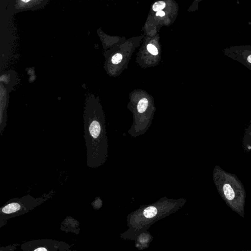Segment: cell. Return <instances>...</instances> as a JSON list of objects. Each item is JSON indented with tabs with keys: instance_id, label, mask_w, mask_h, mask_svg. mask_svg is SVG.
Returning a JSON list of instances; mask_svg holds the SVG:
<instances>
[{
	"instance_id": "1",
	"label": "cell",
	"mask_w": 251,
	"mask_h": 251,
	"mask_svg": "<svg viewBox=\"0 0 251 251\" xmlns=\"http://www.w3.org/2000/svg\"><path fill=\"white\" fill-rule=\"evenodd\" d=\"M86 165L91 168L101 166L108 156L106 126L102 114L95 109L87 110L84 115Z\"/></svg>"
},
{
	"instance_id": "2",
	"label": "cell",
	"mask_w": 251,
	"mask_h": 251,
	"mask_svg": "<svg viewBox=\"0 0 251 251\" xmlns=\"http://www.w3.org/2000/svg\"><path fill=\"white\" fill-rule=\"evenodd\" d=\"M224 54L243 64L251 71V45L232 46L224 49Z\"/></svg>"
},
{
	"instance_id": "3",
	"label": "cell",
	"mask_w": 251,
	"mask_h": 251,
	"mask_svg": "<svg viewBox=\"0 0 251 251\" xmlns=\"http://www.w3.org/2000/svg\"><path fill=\"white\" fill-rule=\"evenodd\" d=\"M21 209V205L20 203L17 202H11L2 208V212L6 214H12L19 211Z\"/></svg>"
},
{
	"instance_id": "4",
	"label": "cell",
	"mask_w": 251,
	"mask_h": 251,
	"mask_svg": "<svg viewBox=\"0 0 251 251\" xmlns=\"http://www.w3.org/2000/svg\"><path fill=\"white\" fill-rule=\"evenodd\" d=\"M223 191L225 196L229 200H232L235 197V193L231 186L228 183L224 184L223 186Z\"/></svg>"
},
{
	"instance_id": "5",
	"label": "cell",
	"mask_w": 251,
	"mask_h": 251,
	"mask_svg": "<svg viewBox=\"0 0 251 251\" xmlns=\"http://www.w3.org/2000/svg\"><path fill=\"white\" fill-rule=\"evenodd\" d=\"M157 212V209L155 207H148L144 211V215L147 218H151L156 215Z\"/></svg>"
},
{
	"instance_id": "6",
	"label": "cell",
	"mask_w": 251,
	"mask_h": 251,
	"mask_svg": "<svg viewBox=\"0 0 251 251\" xmlns=\"http://www.w3.org/2000/svg\"><path fill=\"white\" fill-rule=\"evenodd\" d=\"M148 106V101L147 99L143 98L139 102L137 105V109L139 113H143L146 110Z\"/></svg>"
},
{
	"instance_id": "7",
	"label": "cell",
	"mask_w": 251,
	"mask_h": 251,
	"mask_svg": "<svg viewBox=\"0 0 251 251\" xmlns=\"http://www.w3.org/2000/svg\"><path fill=\"white\" fill-rule=\"evenodd\" d=\"M165 3L162 1L157 2H155V4L153 5V11L156 12L161 11L164 7H165Z\"/></svg>"
},
{
	"instance_id": "8",
	"label": "cell",
	"mask_w": 251,
	"mask_h": 251,
	"mask_svg": "<svg viewBox=\"0 0 251 251\" xmlns=\"http://www.w3.org/2000/svg\"><path fill=\"white\" fill-rule=\"evenodd\" d=\"M147 50L153 55H156L158 54L157 48L151 44H149L147 45Z\"/></svg>"
},
{
	"instance_id": "9",
	"label": "cell",
	"mask_w": 251,
	"mask_h": 251,
	"mask_svg": "<svg viewBox=\"0 0 251 251\" xmlns=\"http://www.w3.org/2000/svg\"><path fill=\"white\" fill-rule=\"evenodd\" d=\"M122 58L123 57L122 55L120 54H116L113 56L112 59V62L114 64H117L122 61Z\"/></svg>"
},
{
	"instance_id": "10",
	"label": "cell",
	"mask_w": 251,
	"mask_h": 251,
	"mask_svg": "<svg viewBox=\"0 0 251 251\" xmlns=\"http://www.w3.org/2000/svg\"><path fill=\"white\" fill-rule=\"evenodd\" d=\"M165 12H164V11H158L156 12V16L163 17L164 16H165Z\"/></svg>"
},
{
	"instance_id": "11",
	"label": "cell",
	"mask_w": 251,
	"mask_h": 251,
	"mask_svg": "<svg viewBox=\"0 0 251 251\" xmlns=\"http://www.w3.org/2000/svg\"><path fill=\"white\" fill-rule=\"evenodd\" d=\"M34 251H47V249L45 248H39Z\"/></svg>"
}]
</instances>
